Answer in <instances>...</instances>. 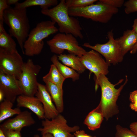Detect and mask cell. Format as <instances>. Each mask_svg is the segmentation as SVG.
Returning a JSON list of instances; mask_svg holds the SVG:
<instances>
[{"label":"cell","instance_id":"1","mask_svg":"<svg viewBox=\"0 0 137 137\" xmlns=\"http://www.w3.org/2000/svg\"><path fill=\"white\" fill-rule=\"evenodd\" d=\"M125 78L124 83L117 89L115 87L121 83L123 79H121L117 83L113 84L109 81L106 75L101 74L95 82V91H97L99 86L101 91L100 101L97 107L107 120L118 112L116 102L121 91L128 81L127 76Z\"/></svg>","mask_w":137,"mask_h":137},{"label":"cell","instance_id":"2","mask_svg":"<svg viewBox=\"0 0 137 137\" xmlns=\"http://www.w3.org/2000/svg\"><path fill=\"white\" fill-rule=\"evenodd\" d=\"M68 8L65 0H61L54 7L41 9V12L49 17L52 21L57 24L60 33L71 34L76 38L82 39V28L79 22L76 18L69 15Z\"/></svg>","mask_w":137,"mask_h":137},{"label":"cell","instance_id":"3","mask_svg":"<svg viewBox=\"0 0 137 137\" xmlns=\"http://www.w3.org/2000/svg\"><path fill=\"white\" fill-rule=\"evenodd\" d=\"M3 18L4 22L9 27V34L16 39L24 54V44L30 29L26 9H18L10 6L4 11Z\"/></svg>","mask_w":137,"mask_h":137},{"label":"cell","instance_id":"4","mask_svg":"<svg viewBox=\"0 0 137 137\" xmlns=\"http://www.w3.org/2000/svg\"><path fill=\"white\" fill-rule=\"evenodd\" d=\"M55 24L52 21H41L31 30L24 44L25 55L32 57L41 53L44 44L43 40L59 30Z\"/></svg>","mask_w":137,"mask_h":137},{"label":"cell","instance_id":"5","mask_svg":"<svg viewBox=\"0 0 137 137\" xmlns=\"http://www.w3.org/2000/svg\"><path fill=\"white\" fill-rule=\"evenodd\" d=\"M118 11V8L102 3L99 1L95 4L85 7L68 8V13L71 16L82 17L103 23H108Z\"/></svg>","mask_w":137,"mask_h":137},{"label":"cell","instance_id":"6","mask_svg":"<svg viewBox=\"0 0 137 137\" xmlns=\"http://www.w3.org/2000/svg\"><path fill=\"white\" fill-rule=\"evenodd\" d=\"M51 52L59 55L65 50L80 57L87 51L80 46L76 38L71 34L59 33L47 41Z\"/></svg>","mask_w":137,"mask_h":137},{"label":"cell","instance_id":"7","mask_svg":"<svg viewBox=\"0 0 137 137\" xmlns=\"http://www.w3.org/2000/svg\"><path fill=\"white\" fill-rule=\"evenodd\" d=\"M41 68L39 65L35 64L31 59L24 62L22 73L18 79L23 95L34 96L38 90L37 77Z\"/></svg>","mask_w":137,"mask_h":137},{"label":"cell","instance_id":"8","mask_svg":"<svg viewBox=\"0 0 137 137\" xmlns=\"http://www.w3.org/2000/svg\"><path fill=\"white\" fill-rule=\"evenodd\" d=\"M107 36L108 40L105 43H97L92 45L89 43H85L83 45L101 55L109 65H115L122 61L124 56L116 40L114 39L112 30L108 32Z\"/></svg>","mask_w":137,"mask_h":137},{"label":"cell","instance_id":"9","mask_svg":"<svg viewBox=\"0 0 137 137\" xmlns=\"http://www.w3.org/2000/svg\"><path fill=\"white\" fill-rule=\"evenodd\" d=\"M67 121L61 113L51 119H45L41 122L42 127L37 129L42 135L45 133H50L54 137H75L72 134L79 130L78 126L73 127L68 126Z\"/></svg>","mask_w":137,"mask_h":137},{"label":"cell","instance_id":"10","mask_svg":"<svg viewBox=\"0 0 137 137\" xmlns=\"http://www.w3.org/2000/svg\"><path fill=\"white\" fill-rule=\"evenodd\" d=\"M24 63L18 51H10L0 48V71L18 80Z\"/></svg>","mask_w":137,"mask_h":137},{"label":"cell","instance_id":"11","mask_svg":"<svg viewBox=\"0 0 137 137\" xmlns=\"http://www.w3.org/2000/svg\"><path fill=\"white\" fill-rule=\"evenodd\" d=\"M79 58L86 69L95 75V82L100 75L103 74L106 75L108 73L109 65L98 52L92 49L87 52L84 54Z\"/></svg>","mask_w":137,"mask_h":137},{"label":"cell","instance_id":"12","mask_svg":"<svg viewBox=\"0 0 137 137\" xmlns=\"http://www.w3.org/2000/svg\"><path fill=\"white\" fill-rule=\"evenodd\" d=\"M0 92L5 99L14 103L17 97L23 95L18 80L14 76L0 71Z\"/></svg>","mask_w":137,"mask_h":137},{"label":"cell","instance_id":"13","mask_svg":"<svg viewBox=\"0 0 137 137\" xmlns=\"http://www.w3.org/2000/svg\"><path fill=\"white\" fill-rule=\"evenodd\" d=\"M35 123L31 112L25 110L21 111L15 117L6 121L0 125V128L21 132L23 128L32 126Z\"/></svg>","mask_w":137,"mask_h":137},{"label":"cell","instance_id":"14","mask_svg":"<svg viewBox=\"0 0 137 137\" xmlns=\"http://www.w3.org/2000/svg\"><path fill=\"white\" fill-rule=\"evenodd\" d=\"M35 95L40 100L43 105L45 119H51L60 113L53 104L45 85L38 83L37 91Z\"/></svg>","mask_w":137,"mask_h":137},{"label":"cell","instance_id":"15","mask_svg":"<svg viewBox=\"0 0 137 137\" xmlns=\"http://www.w3.org/2000/svg\"><path fill=\"white\" fill-rule=\"evenodd\" d=\"M16 100L18 107L28 108L34 113L39 119H45L43 105L36 97L22 95L17 97Z\"/></svg>","mask_w":137,"mask_h":137},{"label":"cell","instance_id":"16","mask_svg":"<svg viewBox=\"0 0 137 137\" xmlns=\"http://www.w3.org/2000/svg\"><path fill=\"white\" fill-rule=\"evenodd\" d=\"M115 39L124 56L137 42V35L132 29H127L124 31L122 36Z\"/></svg>","mask_w":137,"mask_h":137},{"label":"cell","instance_id":"17","mask_svg":"<svg viewBox=\"0 0 137 137\" xmlns=\"http://www.w3.org/2000/svg\"><path fill=\"white\" fill-rule=\"evenodd\" d=\"M44 82L46 88L57 110L60 113H62L64 108L62 88L49 82Z\"/></svg>","mask_w":137,"mask_h":137},{"label":"cell","instance_id":"18","mask_svg":"<svg viewBox=\"0 0 137 137\" xmlns=\"http://www.w3.org/2000/svg\"><path fill=\"white\" fill-rule=\"evenodd\" d=\"M59 60L63 64L73 69L79 74L84 72L86 68L78 56L71 54H61L57 56Z\"/></svg>","mask_w":137,"mask_h":137},{"label":"cell","instance_id":"19","mask_svg":"<svg viewBox=\"0 0 137 137\" xmlns=\"http://www.w3.org/2000/svg\"><path fill=\"white\" fill-rule=\"evenodd\" d=\"M104 117L102 113L97 107L88 113L84 123L89 130H95L100 127Z\"/></svg>","mask_w":137,"mask_h":137},{"label":"cell","instance_id":"20","mask_svg":"<svg viewBox=\"0 0 137 137\" xmlns=\"http://www.w3.org/2000/svg\"><path fill=\"white\" fill-rule=\"evenodd\" d=\"M50 60L57 69L65 79L68 78L72 79L73 81L78 80L79 74L75 71L61 63L59 61L57 56L55 54L51 58Z\"/></svg>","mask_w":137,"mask_h":137},{"label":"cell","instance_id":"21","mask_svg":"<svg viewBox=\"0 0 137 137\" xmlns=\"http://www.w3.org/2000/svg\"><path fill=\"white\" fill-rule=\"evenodd\" d=\"M58 2L57 0H26L23 2H18L15 5L14 8L22 9L32 6H39L41 9H43L56 6Z\"/></svg>","mask_w":137,"mask_h":137},{"label":"cell","instance_id":"22","mask_svg":"<svg viewBox=\"0 0 137 137\" xmlns=\"http://www.w3.org/2000/svg\"><path fill=\"white\" fill-rule=\"evenodd\" d=\"M13 103L11 101L4 99L0 104V123L5 119L17 115L21 111L20 108H12Z\"/></svg>","mask_w":137,"mask_h":137},{"label":"cell","instance_id":"23","mask_svg":"<svg viewBox=\"0 0 137 137\" xmlns=\"http://www.w3.org/2000/svg\"><path fill=\"white\" fill-rule=\"evenodd\" d=\"M3 25L0 24V48L10 51H17L15 42L6 32Z\"/></svg>","mask_w":137,"mask_h":137},{"label":"cell","instance_id":"24","mask_svg":"<svg viewBox=\"0 0 137 137\" xmlns=\"http://www.w3.org/2000/svg\"><path fill=\"white\" fill-rule=\"evenodd\" d=\"M42 79L44 82H49L61 88L65 79L53 64L51 65L48 73L43 76Z\"/></svg>","mask_w":137,"mask_h":137},{"label":"cell","instance_id":"25","mask_svg":"<svg viewBox=\"0 0 137 137\" xmlns=\"http://www.w3.org/2000/svg\"><path fill=\"white\" fill-rule=\"evenodd\" d=\"M97 0H66V3L68 7H80L94 4Z\"/></svg>","mask_w":137,"mask_h":137},{"label":"cell","instance_id":"26","mask_svg":"<svg viewBox=\"0 0 137 137\" xmlns=\"http://www.w3.org/2000/svg\"><path fill=\"white\" fill-rule=\"evenodd\" d=\"M116 129L115 137H137V135L131 130L123 127L120 125H117Z\"/></svg>","mask_w":137,"mask_h":137},{"label":"cell","instance_id":"27","mask_svg":"<svg viewBox=\"0 0 137 137\" xmlns=\"http://www.w3.org/2000/svg\"><path fill=\"white\" fill-rule=\"evenodd\" d=\"M123 6L124 11L128 14L137 12V0H129L125 2Z\"/></svg>","mask_w":137,"mask_h":137},{"label":"cell","instance_id":"28","mask_svg":"<svg viewBox=\"0 0 137 137\" xmlns=\"http://www.w3.org/2000/svg\"><path fill=\"white\" fill-rule=\"evenodd\" d=\"M101 3L118 8L123 6L125 1L124 0H99Z\"/></svg>","mask_w":137,"mask_h":137},{"label":"cell","instance_id":"29","mask_svg":"<svg viewBox=\"0 0 137 137\" xmlns=\"http://www.w3.org/2000/svg\"><path fill=\"white\" fill-rule=\"evenodd\" d=\"M10 6L8 5L7 0H0V23L4 24V11Z\"/></svg>","mask_w":137,"mask_h":137},{"label":"cell","instance_id":"30","mask_svg":"<svg viewBox=\"0 0 137 137\" xmlns=\"http://www.w3.org/2000/svg\"><path fill=\"white\" fill-rule=\"evenodd\" d=\"M2 129L6 137H22L20 131Z\"/></svg>","mask_w":137,"mask_h":137},{"label":"cell","instance_id":"31","mask_svg":"<svg viewBox=\"0 0 137 137\" xmlns=\"http://www.w3.org/2000/svg\"><path fill=\"white\" fill-rule=\"evenodd\" d=\"M75 137H96L92 136L85 133L83 130H78L73 133Z\"/></svg>","mask_w":137,"mask_h":137},{"label":"cell","instance_id":"32","mask_svg":"<svg viewBox=\"0 0 137 137\" xmlns=\"http://www.w3.org/2000/svg\"><path fill=\"white\" fill-rule=\"evenodd\" d=\"M129 99L132 103H137V90L131 92L130 94Z\"/></svg>","mask_w":137,"mask_h":137},{"label":"cell","instance_id":"33","mask_svg":"<svg viewBox=\"0 0 137 137\" xmlns=\"http://www.w3.org/2000/svg\"><path fill=\"white\" fill-rule=\"evenodd\" d=\"M130 127V130L137 135V122L131 124Z\"/></svg>","mask_w":137,"mask_h":137},{"label":"cell","instance_id":"34","mask_svg":"<svg viewBox=\"0 0 137 137\" xmlns=\"http://www.w3.org/2000/svg\"><path fill=\"white\" fill-rule=\"evenodd\" d=\"M132 27V30L137 35V18L134 20Z\"/></svg>","mask_w":137,"mask_h":137},{"label":"cell","instance_id":"35","mask_svg":"<svg viewBox=\"0 0 137 137\" xmlns=\"http://www.w3.org/2000/svg\"><path fill=\"white\" fill-rule=\"evenodd\" d=\"M19 1V0H7V3L8 5L10 6L12 4L15 5Z\"/></svg>","mask_w":137,"mask_h":137},{"label":"cell","instance_id":"36","mask_svg":"<svg viewBox=\"0 0 137 137\" xmlns=\"http://www.w3.org/2000/svg\"><path fill=\"white\" fill-rule=\"evenodd\" d=\"M33 137H40L38 134H35L33 136ZM41 137H54L50 133H46L42 135Z\"/></svg>","mask_w":137,"mask_h":137},{"label":"cell","instance_id":"37","mask_svg":"<svg viewBox=\"0 0 137 137\" xmlns=\"http://www.w3.org/2000/svg\"><path fill=\"white\" fill-rule=\"evenodd\" d=\"M130 107L132 110L137 112V104L131 103Z\"/></svg>","mask_w":137,"mask_h":137},{"label":"cell","instance_id":"38","mask_svg":"<svg viewBox=\"0 0 137 137\" xmlns=\"http://www.w3.org/2000/svg\"><path fill=\"white\" fill-rule=\"evenodd\" d=\"M137 51V42L132 49L130 51V53L132 54H134Z\"/></svg>","mask_w":137,"mask_h":137},{"label":"cell","instance_id":"39","mask_svg":"<svg viewBox=\"0 0 137 137\" xmlns=\"http://www.w3.org/2000/svg\"><path fill=\"white\" fill-rule=\"evenodd\" d=\"M0 137H6L3 130L1 128H0Z\"/></svg>","mask_w":137,"mask_h":137}]
</instances>
